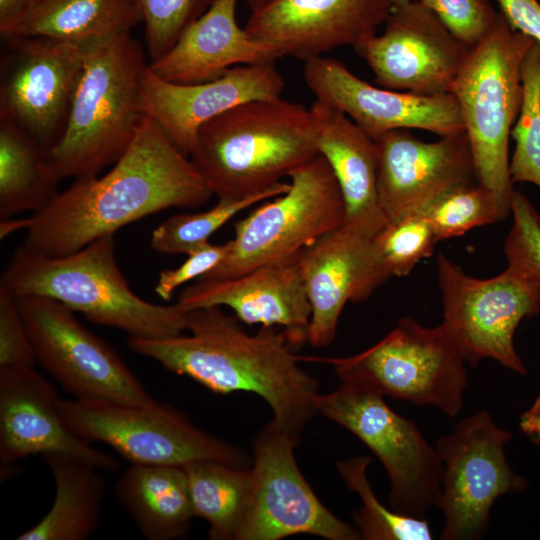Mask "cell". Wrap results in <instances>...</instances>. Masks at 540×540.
<instances>
[{
	"mask_svg": "<svg viewBox=\"0 0 540 540\" xmlns=\"http://www.w3.org/2000/svg\"><path fill=\"white\" fill-rule=\"evenodd\" d=\"M212 196L190 157L145 115L107 173L75 179L31 215L22 245L46 256L67 255L146 216L203 206Z\"/></svg>",
	"mask_w": 540,
	"mask_h": 540,
	"instance_id": "obj_1",
	"label": "cell"
},
{
	"mask_svg": "<svg viewBox=\"0 0 540 540\" xmlns=\"http://www.w3.org/2000/svg\"><path fill=\"white\" fill-rule=\"evenodd\" d=\"M221 307L187 310L188 334L162 339L129 337L130 349L165 369L187 376L213 393L259 395L273 421L297 442L318 414V381L304 371L283 330L247 333Z\"/></svg>",
	"mask_w": 540,
	"mask_h": 540,
	"instance_id": "obj_2",
	"label": "cell"
},
{
	"mask_svg": "<svg viewBox=\"0 0 540 540\" xmlns=\"http://www.w3.org/2000/svg\"><path fill=\"white\" fill-rule=\"evenodd\" d=\"M319 155L310 108L283 98L238 105L203 124L190 159L218 199L269 191Z\"/></svg>",
	"mask_w": 540,
	"mask_h": 540,
	"instance_id": "obj_3",
	"label": "cell"
},
{
	"mask_svg": "<svg viewBox=\"0 0 540 540\" xmlns=\"http://www.w3.org/2000/svg\"><path fill=\"white\" fill-rule=\"evenodd\" d=\"M0 286L15 297L56 300L90 322L120 329L129 337L162 339L187 329V311L179 305L155 304L130 289L116 260L114 235L55 257L21 245L4 270Z\"/></svg>",
	"mask_w": 540,
	"mask_h": 540,
	"instance_id": "obj_4",
	"label": "cell"
},
{
	"mask_svg": "<svg viewBox=\"0 0 540 540\" xmlns=\"http://www.w3.org/2000/svg\"><path fill=\"white\" fill-rule=\"evenodd\" d=\"M148 65L131 32L87 47L64 131L48 151L61 180L96 176L126 151L145 116Z\"/></svg>",
	"mask_w": 540,
	"mask_h": 540,
	"instance_id": "obj_5",
	"label": "cell"
},
{
	"mask_svg": "<svg viewBox=\"0 0 540 540\" xmlns=\"http://www.w3.org/2000/svg\"><path fill=\"white\" fill-rule=\"evenodd\" d=\"M534 43L499 12L491 32L469 50L450 91L470 144L476 181L490 189L508 213L515 190L509 140L522 104V63Z\"/></svg>",
	"mask_w": 540,
	"mask_h": 540,
	"instance_id": "obj_6",
	"label": "cell"
},
{
	"mask_svg": "<svg viewBox=\"0 0 540 540\" xmlns=\"http://www.w3.org/2000/svg\"><path fill=\"white\" fill-rule=\"evenodd\" d=\"M333 366L341 381L368 386L383 396L432 405L450 417L462 409L467 363L450 328L425 327L405 317L379 342L348 357H302Z\"/></svg>",
	"mask_w": 540,
	"mask_h": 540,
	"instance_id": "obj_7",
	"label": "cell"
},
{
	"mask_svg": "<svg viewBox=\"0 0 540 540\" xmlns=\"http://www.w3.org/2000/svg\"><path fill=\"white\" fill-rule=\"evenodd\" d=\"M286 192L254 209L234 225L224 260L198 280L242 275L264 264L291 259L345 218L336 177L322 155L289 174Z\"/></svg>",
	"mask_w": 540,
	"mask_h": 540,
	"instance_id": "obj_8",
	"label": "cell"
},
{
	"mask_svg": "<svg viewBox=\"0 0 540 540\" xmlns=\"http://www.w3.org/2000/svg\"><path fill=\"white\" fill-rule=\"evenodd\" d=\"M318 413L341 425L380 460L390 481L389 501L398 513L425 518L437 503L442 461L417 425L392 410L376 390L341 381L319 394Z\"/></svg>",
	"mask_w": 540,
	"mask_h": 540,
	"instance_id": "obj_9",
	"label": "cell"
},
{
	"mask_svg": "<svg viewBox=\"0 0 540 540\" xmlns=\"http://www.w3.org/2000/svg\"><path fill=\"white\" fill-rule=\"evenodd\" d=\"M60 410L75 434L110 446L130 464L184 466L211 460L249 468L243 450L199 429L168 404L61 399Z\"/></svg>",
	"mask_w": 540,
	"mask_h": 540,
	"instance_id": "obj_10",
	"label": "cell"
},
{
	"mask_svg": "<svg viewBox=\"0 0 540 540\" xmlns=\"http://www.w3.org/2000/svg\"><path fill=\"white\" fill-rule=\"evenodd\" d=\"M436 264L442 322L457 338L467 363L490 358L526 375L514 335L522 320L540 311V282L509 266L494 277L475 278L443 253Z\"/></svg>",
	"mask_w": 540,
	"mask_h": 540,
	"instance_id": "obj_11",
	"label": "cell"
},
{
	"mask_svg": "<svg viewBox=\"0 0 540 540\" xmlns=\"http://www.w3.org/2000/svg\"><path fill=\"white\" fill-rule=\"evenodd\" d=\"M512 434L497 426L488 412L462 419L436 449L442 461L440 494L436 506L444 516V540H475L488 528L495 501L521 492L527 480L509 465L505 448Z\"/></svg>",
	"mask_w": 540,
	"mask_h": 540,
	"instance_id": "obj_12",
	"label": "cell"
},
{
	"mask_svg": "<svg viewBox=\"0 0 540 540\" xmlns=\"http://www.w3.org/2000/svg\"><path fill=\"white\" fill-rule=\"evenodd\" d=\"M16 299L35 360L74 399L157 402L118 353L85 328L72 310L47 297Z\"/></svg>",
	"mask_w": 540,
	"mask_h": 540,
	"instance_id": "obj_13",
	"label": "cell"
},
{
	"mask_svg": "<svg viewBox=\"0 0 540 540\" xmlns=\"http://www.w3.org/2000/svg\"><path fill=\"white\" fill-rule=\"evenodd\" d=\"M297 444L273 420L255 436L250 500L237 540H279L297 534L361 539L357 529L316 496L297 465Z\"/></svg>",
	"mask_w": 540,
	"mask_h": 540,
	"instance_id": "obj_14",
	"label": "cell"
},
{
	"mask_svg": "<svg viewBox=\"0 0 540 540\" xmlns=\"http://www.w3.org/2000/svg\"><path fill=\"white\" fill-rule=\"evenodd\" d=\"M4 39L0 116L49 151L64 131L88 46L45 37Z\"/></svg>",
	"mask_w": 540,
	"mask_h": 540,
	"instance_id": "obj_15",
	"label": "cell"
},
{
	"mask_svg": "<svg viewBox=\"0 0 540 540\" xmlns=\"http://www.w3.org/2000/svg\"><path fill=\"white\" fill-rule=\"evenodd\" d=\"M384 30L355 49L378 86L433 95L450 93L469 48L419 0L392 8Z\"/></svg>",
	"mask_w": 540,
	"mask_h": 540,
	"instance_id": "obj_16",
	"label": "cell"
},
{
	"mask_svg": "<svg viewBox=\"0 0 540 540\" xmlns=\"http://www.w3.org/2000/svg\"><path fill=\"white\" fill-rule=\"evenodd\" d=\"M304 63V79L315 100L344 113L374 140L399 129L440 137L464 131L452 93L424 95L374 86L325 55Z\"/></svg>",
	"mask_w": 540,
	"mask_h": 540,
	"instance_id": "obj_17",
	"label": "cell"
},
{
	"mask_svg": "<svg viewBox=\"0 0 540 540\" xmlns=\"http://www.w3.org/2000/svg\"><path fill=\"white\" fill-rule=\"evenodd\" d=\"M55 386L32 365L0 366L1 480L23 458L65 454L103 472H114L118 461L94 448L66 424Z\"/></svg>",
	"mask_w": 540,
	"mask_h": 540,
	"instance_id": "obj_18",
	"label": "cell"
},
{
	"mask_svg": "<svg viewBox=\"0 0 540 540\" xmlns=\"http://www.w3.org/2000/svg\"><path fill=\"white\" fill-rule=\"evenodd\" d=\"M390 0H273L252 12L245 29L279 56L307 61L377 34Z\"/></svg>",
	"mask_w": 540,
	"mask_h": 540,
	"instance_id": "obj_19",
	"label": "cell"
},
{
	"mask_svg": "<svg viewBox=\"0 0 540 540\" xmlns=\"http://www.w3.org/2000/svg\"><path fill=\"white\" fill-rule=\"evenodd\" d=\"M375 141L378 197L388 221L421 211L452 188L476 179L464 131L426 142L399 129Z\"/></svg>",
	"mask_w": 540,
	"mask_h": 540,
	"instance_id": "obj_20",
	"label": "cell"
},
{
	"mask_svg": "<svg viewBox=\"0 0 540 540\" xmlns=\"http://www.w3.org/2000/svg\"><path fill=\"white\" fill-rule=\"evenodd\" d=\"M296 260L311 305L307 342L318 348L334 340L348 302L367 300L390 278L372 236L344 224L302 249Z\"/></svg>",
	"mask_w": 540,
	"mask_h": 540,
	"instance_id": "obj_21",
	"label": "cell"
},
{
	"mask_svg": "<svg viewBox=\"0 0 540 540\" xmlns=\"http://www.w3.org/2000/svg\"><path fill=\"white\" fill-rule=\"evenodd\" d=\"M284 87L275 62L234 66L216 79L196 84L165 81L148 65L141 89L142 109L189 157L203 124L243 103L280 98Z\"/></svg>",
	"mask_w": 540,
	"mask_h": 540,
	"instance_id": "obj_22",
	"label": "cell"
},
{
	"mask_svg": "<svg viewBox=\"0 0 540 540\" xmlns=\"http://www.w3.org/2000/svg\"><path fill=\"white\" fill-rule=\"evenodd\" d=\"M176 304L186 311L225 306L242 323L282 327L292 347L308 341L311 305L296 256L228 279L198 280Z\"/></svg>",
	"mask_w": 540,
	"mask_h": 540,
	"instance_id": "obj_23",
	"label": "cell"
},
{
	"mask_svg": "<svg viewBox=\"0 0 540 540\" xmlns=\"http://www.w3.org/2000/svg\"><path fill=\"white\" fill-rule=\"evenodd\" d=\"M237 2L214 0L166 54L149 62V69L168 82L196 84L216 79L234 66L279 59L271 47L239 26Z\"/></svg>",
	"mask_w": 540,
	"mask_h": 540,
	"instance_id": "obj_24",
	"label": "cell"
},
{
	"mask_svg": "<svg viewBox=\"0 0 540 540\" xmlns=\"http://www.w3.org/2000/svg\"><path fill=\"white\" fill-rule=\"evenodd\" d=\"M310 110L318 152L329 163L344 200L343 224L373 236L388 222L378 197L376 141L327 104L315 100Z\"/></svg>",
	"mask_w": 540,
	"mask_h": 540,
	"instance_id": "obj_25",
	"label": "cell"
},
{
	"mask_svg": "<svg viewBox=\"0 0 540 540\" xmlns=\"http://www.w3.org/2000/svg\"><path fill=\"white\" fill-rule=\"evenodd\" d=\"M115 497L149 540L183 539L195 517L182 466L130 464L117 480Z\"/></svg>",
	"mask_w": 540,
	"mask_h": 540,
	"instance_id": "obj_26",
	"label": "cell"
},
{
	"mask_svg": "<svg viewBox=\"0 0 540 540\" xmlns=\"http://www.w3.org/2000/svg\"><path fill=\"white\" fill-rule=\"evenodd\" d=\"M139 22L132 0H29L3 38L45 37L89 46L131 32Z\"/></svg>",
	"mask_w": 540,
	"mask_h": 540,
	"instance_id": "obj_27",
	"label": "cell"
},
{
	"mask_svg": "<svg viewBox=\"0 0 540 540\" xmlns=\"http://www.w3.org/2000/svg\"><path fill=\"white\" fill-rule=\"evenodd\" d=\"M55 483L50 510L17 540H85L100 523L105 492L101 470L65 454L44 456Z\"/></svg>",
	"mask_w": 540,
	"mask_h": 540,
	"instance_id": "obj_28",
	"label": "cell"
},
{
	"mask_svg": "<svg viewBox=\"0 0 540 540\" xmlns=\"http://www.w3.org/2000/svg\"><path fill=\"white\" fill-rule=\"evenodd\" d=\"M48 151L0 116V220L43 210L60 192Z\"/></svg>",
	"mask_w": 540,
	"mask_h": 540,
	"instance_id": "obj_29",
	"label": "cell"
},
{
	"mask_svg": "<svg viewBox=\"0 0 540 540\" xmlns=\"http://www.w3.org/2000/svg\"><path fill=\"white\" fill-rule=\"evenodd\" d=\"M182 467L194 515L208 522L210 538L237 540L250 500V468L211 460L194 461Z\"/></svg>",
	"mask_w": 540,
	"mask_h": 540,
	"instance_id": "obj_30",
	"label": "cell"
},
{
	"mask_svg": "<svg viewBox=\"0 0 540 540\" xmlns=\"http://www.w3.org/2000/svg\"><path fill=\"white\" fill-rule=\"evenodd\" d=\"M369 456L360 455L337 464L338 472L348 489L357 493L361 507L354 521L361 539L366 540H430L433 538L426 518L404 515L385 507L374 494L367 477Z\"/></svg>",
	"mask_w": 540,
	"mask_h": 540,
	"instance_id": "obj_31",
	"label": "cell"
},
{
	"mask_svg": "<svg viewBox=\"0 0 540 540\" xmlns=\"http://www.w3.org/2000/svg\"><path fill=\"white\" fill-rule=\"evenodd\" d=\"M288 188L289 183L282 182L269 191L244 199H218L217 204L206 211L172 215L154 229L151 246L165 254L190 255L207 245L210 236L237 213L272 199Z\"/></svg>",
	"mask_w": 540,
	"mask_h": 540,
	"instance_id": "obj_32",
	"label": "cell"
},
{
	"mask_svg": "<svg viewBox=\"0 0 540 540\" xmlns=\"http://www.w3.org/2000/svg\"><path fill=\"white\" fill-rule=\"evenodd\" d=\"M523 98L512 128L515 141L510 158L512 183H531L540 188V45L536 42L521 67Z\"/></svg>",
	"mask_w": 540,
	"mask_h": 540,
	"instance_id": "obj_33",
	"label": "cell"
},
{
	"mask_svg": "<svg viewBox=\"0 0 540 540\" xmlns=\"http://www.w3.org/2000/svg\"><path fill=\"white\" fill-rule=\"evenodd\" d=\"M421 211L432 223L439 241L499 222L509 214L496 195L477 181L452 188Z\"/></svg>",
	"mask_w": 540,
	"mask_h": 540,
	"instance_id": "obj_34",
	"label": "cell"
},
{
	"mask_svg": "<svg viewBox=\"0 0 540 540\" xmlns=\"http://www.w3.org/2000/svg\"><path fill=\"white\" fill-rule=\"evenodd\" d=\"M372 242L391 278L408 275L422 259L433 254L439 239L428 217L418 211L389 220L372 236Z\"/></svg>",
	"mask_w": 540,
	"mask_h": 540,
	"instance_id": "obj_35",
	"label": "cell"
},
{
	"mask_svg": "<svg viewBox=\"0 0 540 540\" xmlns=\"http://www.w3.org/2000/svg\"><path fill=\"white\" fill-rule=\"evenodd\" d=\"M214 0H132L144 23L150 62L166 54L187 26Z\"/></svg>",
	"mask_w": 540,
	"mask_h": 540,
	"instance_id": "obj_36",
	"label": "cell"
},
{
	"mask_svg": "<svg viewBox=\"0 0 540 540\" xmlns=\"http://www.w3.org/2000/svg\"><path fill=\"white\" fill-rule=\"evenodd\" d=\"M510 213L513 224L503 246L508 266L540 282V215L530 200L516 190Z\"/></svg>",
	"mask_w": 540,
	"mask_h": 540,
	"instance_id": "obj_37",
	"label": "cell"
},
{
	"mask_svg": "<svg viewBox=\"0 0 540 540\" xmlns=\"http://www.w3.org/2000/svg\"><path fill=\"white\" fill-rule=\"evenodd\" d=\"M447 30L469 49L493 29L499 12L489 0H419Z\"/></svg>",
	"mask_w": 540,
	"mask_h": 540,
	"instance_id": "obj_38",
	"label": "cell"
},
{
	"mask_svg": "<svg viewBox=\"0 0 540 540\" xmlns=\"http://www.w3.org/2000/svg\"><path fill=\"white\" fill-rule=\"evenodd\" d=\"M35 360L17 299L0 286V366L32 365Z\"/></svg>",
	"mask_w": 540,
	"mask_h": 540,
	"instance_id": "obj_39",
	"label": "cell"
},
{
	"mask_svg": "<svg viewBox=\"0 0 540 540\" xmlns=\"http://www.w3.org/2000/svg\"><path fill=\"white\" fill-rule=\"evenodd\" d=\"M230 242L214 245L208 243L198 251L188 255L187 260L177 268L159 273L155 293L164 301H170L175 291L183 284L200 279L215 269L226 257Z\"/></svg>",
	"mask_w": 540,
	"mask_h": 540,
	"instance_id": "obj_40",
	"label": "cell"
},
{
	"mask_svg": "<svg viewBox=\"0 0 540 540\" xmlns=\"http://www.w3.org/2000/svg\"><path fill=\"white\" fill-rule=\"evenodd\" d=\"M510 27L540 45V0H497Z\"/></svg>",
	"mask_w": 540,
	"mask_h": 540,
	"instance_id": "obj_41",
	"label": "cell"
},
{
	"mask_svg": "<svg viewBox=\"0 0 540 540\" xmlns=\"http://www.w3.org/2000/svg\"><path fill=\"white\" fill-rule=\"evenodd\" d=\"M29 0H0V33L5 36L24 13Z\"/></svg>",
	"mask_w": 540,
	"mask_h": 540,
	"instance_id": "obj_42",
	"label": "cell"
},
{
	"mask_svg": "<svg viewBox=\"0 0 540 540\" xmlns=\"http://www.w3.org/2000/svg\"><path fill=\"white\" fill-rule=\"evenodd\" d=\"M521 431L535 444L540 445V395L522 413L519 421Z\"/></svg>",
	"mask_w": 540,
	"mask_h": 540,
	"instance_id": "obj_43",
	"label": "cell"
},
{
	"mask_svg": "<svg viewBox=\"0 0 540 540\" xmlns=\"http://www.w3.org/2000/svg\"><path fill=\"white\" fill-rule=\"evenodd\" d=\"M31 216L25 218H6L0 220V238L5 239L9 235L30 226Z\"/></svg>",
	"mask_w": 540,
	"mask_h": 540,
	"instance_id": "obj_44",
	"label": "cell"
},
{
	"mask_svg": "<svg viewBox=\"0 0 540 540\" xmlns=\"http://www.w3.org/2000/svg\"><path fill=\"white\" fill-rule=\"evenodd\" d=\"M244 1L248 5V7L250 8L251 13H252V12H255V11L263 8L264 6H266L267 4L272 2L273 0H244Z\"/></svg>",
	"mask_w": 540,
	"mask_h": 540,
	"instance_id": "obj_45",
	"label": "cell"
},
{
	"mask_svg": "<svg viewBox=\"0 0 540 540\" xmlns=\"http://www.w3.org/2000/svg\"><path fill=\"white\" fill-rule=\"evenodd\" d=\"M408 1H410V0H390L393 7L402 5V4H404V3L408 2Z\"/></svg>",
	"mask_w": 540,
	"mask_h": 540,
	"instance_id": "obj_46",
	"label": "cell"
}]
</instances>
